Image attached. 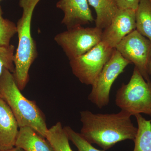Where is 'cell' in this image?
<instances>
[{
    "mask_svg": "<svg viewBox=\"0 0 151 151\" xmlns=\"http://www.w3.org/2000/svg\"><path fill=\"white\" fill-rule=\"evenodd\" d=\"M82 123L80 134L87 142L107 150L117 143L126 140L134 141L138 128L134 127L129 113L122 111L111 114L80 112Z\"/></svg>",
    "mask_w": 151,
    "mask_h": 151,
    "instance_id": "obj_1",
    "label": "cell"
},
{
    "mask_svg": "<svg viewBox=\"0 0 151 151\" xmlns=\"http://www.w3.org/2000/svg\"><path fill=\"white\" fill-rule=\"evenodd\" d=\"M0 97L10 108L19 128L30 127L45 138L48 129L43 113L35 101L23 95L13 73L8 69L0 76Z\"/></svg>",
    "mask_w": 151,
    "mask_h": 151,
    "instance_id": "obj_2",
    "label": "cell"
},
{
    "mask_svg": "<svg viewBox=\"0 0 151 151\" xmlns=\"http://www.w3.org/2000/svg\"><path fill=\"white\" fill-rule=\"evenodd\" d=\"M41 0H20L22 9L21 17L17 24L18 44L14 54L13 73L19 88L21 91L29 80V72L38 55L35 41L32 35V19L36 6Z\"/></svg>",
    "mask_w": 151,
    "mask_h": 151,
    "instance_id": "obj_3",
    "label": "cell"
},
{
    "mask_svg": "<svg viewBox=\"0 0 151 151\" xmlns=\"http://www.w3.org/2000/svg\"><path fill=\"white\" fill-rule=\"evenodd\" d=\"M116 104L131 116L144 113L151 116V82H147L136 67L129 83L117 91Z\"/></svg>",
    "mask_w": 151,
    "mask_h": 151,
    "instance_id": "obj_4",
    "label": "cell"
},
{
    "mask_svg": "<svg viewBox=\"0 0 151 151\" xmlns=\"http://www.w3.org/2000/svg\"><path fill=\"white\" fill-rule=\"evenodd\" d=\"M103 30L82 26L67 29L55 37L69 60L85 54L102 41Z\"/></svg>",
    "mask_w": 151,
    "mask_h": 151,
    "instance_id": "obj_5",
    "label": "cell"
},
{
    "mask_svg": "<svg viewBox=\"0 0 151 151\" xmlns=\"http://www.w3.org/2000/svg\"><path fill=\"white\" fill-rule=\"evenodd\" d=\"M114 49L101 41L85 54L70 60L73 75L82 84L92 86Z\"/></svg>",
    "mask_w": 151,
    "mask_h": 151,
    "instance_id": "obj_6",
    "label": "cell"
},
{
    "mask_svg": "<svg viewBox=\"0 0 151 151\" xmlns=\"http://www.w3.org/2000/svg\"><path fill=\"white\" fill-rule=\"evenodd\" d=\"M131 63L114 49L110 59L92 85L88 100L100 109L108 105L113 83L119 75L124 72L127 65Z\"/></svg>",
    "mask_w": 151,
    "mask_h": 151,
    "instance_id": "obj_7",
    "label": "cell"
},
{
    "mask_svg": "<svg viewBox=\"0 0 151 151\" xmlns=\"http://www.w3.org/2000/svg\"><path fill=\"white\" fill-rule=\"evenodd\" d=\"M115 49L124 58L134 64L147 82H151L148 72L151 57L150 40L135 29L125 37Z\"/></svg>",
    "mask_w": 151,
    "mask_h": 151,
    "instance_id": "obj_8",
    "label": "cell"
},
{
    "mask_svg": "<svg viewBox=\"0 0 151 151\" xmlns=\"http://www.w3.org/2000/svg\"><path fill=\"white\" fill-rule=\"evenodd\" d=\"M136 29V11L119 9L110 24L103 30L102 41L113 49Z\"/></svg>",
    "mask_w": 151,
    "mask_h": 151,
    "instance_id": "obj_9",
    "label": "cell"
},
{
    "mask_svg": "<svg viewBox=\"0 0 151 151\" xmlns=\"http://www.w3.org/2000/svg\"><path fill=\"white\" fill-rule=\"evenodd\" d=\"M56 7L63 12L61 24L67 29L89 24L95 21L87 0H60L57 3Z\"/></svg>",
    "mask_w": 151,
    "mask_h": 151,
    "instance_id": "obj_10",
    "label": "cell"
},
{
    "mask_svg": "<svg viewBox=\"0 0 151 151\" xmlns=\"http://www.w3.org/2000/svg\"><path fill=\"white\" fill-rule=\"evenodd\" d=\"M19 128L10 108L0 97V150H7L15 146Z\"/></svg>",
    "mask_w": 151,
    "mask_h": 151,
    "instance_id": "obj_11",
    "label": "cell"
},
{
    "mask_svg": "<svg viewBox=\"0 0 151 151\" xmlns=\"http://www.w3.org/2000/svg\"><path fill=\"white\" fill-rule=\"evenodd\" d=\"M45 138L29 127L20 128L15 147L25 151H55Z\"/></svg>",
    "mask_w": 151,
    "mask_h": 151,
    "instance_id": "obj_12",
    "label": "cell"
},
{
    "mask_svg": "<svg viewBox=\"0 0 151 151\" xmlns=\"http://www.w3.org/2000/svg\"><path fill=\"white\" fill-rule=\"evenodd\" d=\"M95 10L96 27L103 30L110 24L118 10L116 0H87Z\"/></svg>",
    "mask_w": 151,
    "mask_h": 151,
    "instance_id": "obj_13",
    "label": "cell"
},
{
    "mask_svg": "<svg viewBox=\"0 0 151 151\" xmlns=\"http://www.w3.org/2000/svg\"><path fill=\"white\" fill-rule=\"evenodd\" d=\"M136 23V30L151 41V0H140Z\"/></svg>",
    "mask_w": 151,
    "mask_h": 151,
    "instance_id": "obj_14",
    "label": "cell"
},
{
    "mask_svg": "<svg viewBox=\"0 0 151 151\" xmlns=\"http://www.w3.org/2000/svg\"><path fill=\"white\" fill-rule=\"evenodd\" d=\"M138 131L133 151H151V121L145 119L141 114L135 115Z\"/></svg>",
    "mask_w": 151,
    "mask_h": 151,
    "instance_id": "obj_15",
    "label": "cell"
},
{
    "mask_svg": "<svg viewBox=\"0 0 151 151\" xmlns=\"http://www.w3.org/2000/svg\"><path fill=\"white\" fill-rule=\"evenodd\" d=\"M45 138L55 151H73L68 136L60 122H58L48 129Z\"/></svg>",
    "mask_w": 151,
    "mask_h": 151,
    "instance_id": "obj_16",
    "label": "cell"
},
{
    "mask_svg": "<svg viewBox=\"0 0 151 151\" xmlns=\"http://www.w3.org/2000/svg\"><path fill=\"white\" fill-rule=\"evenodd\" d=\"M0 6V46H9L12 38L17 33V24L3 17Z\"/></svg>",
    "mask_w": 151,
    "mask_h": 151,
    "instance_id": "obj_17",
    "label": "cell"
},
{
    "mask_svg": "<svg viewBox=\"0 0 151 151\" xmlns=\"http://www.w3.org/2000/svg\"><path fill=\"white\" fill-rule=\"evenodd\" d=\"M14 51L15 46L13 45L0 46V76L6 69L14 73Z\"/></svg>",
    "mask_w": 151,
    "mask_h": 151,
    "instance_id": "obj_18",
    "label": "cell"
},
{
    "mask_svg": "<svg viewBox=\"0 0 151 151\" xmlns=\"http://www.w3.org/2000/svg\"><path fill=\"white\" fill-rule=\"evenodd\" d=\"M69 141L76 146L78 151H105L95 148L91 143L87 142L80 134L70 127H64Z\"/></svg>",
    "mask_w": 151,
    "mask_h": 151,
    "instance_id": "obj_19",
    "label": "cell"
},
{
    "mask_svg": "<svg viewBox=\"0 0 151 151\" xmlns=\"http://www.w3.org/2000/svg\"><path fill=\"white\" fill-rule=\"evenodd\" d=\"M140 0H116L119 9H131L137 10Z\"/></svg>",
    "mask_w": 151,
    "mask_h": 151,
    "instance_id": "obj_20",
    "label": "cell"
},
{
    "mask_svg": "<svg viewBox=\"0 0 151 151\" xmlns=\"http://www.w3.org/2000/svg\"><path fill=\"white\" fill-rule=\"evenodd\" d=\"M25 151L24 150H23L21 148L18 147H15V146L14 147L12 148L9 149V150H7L1 151Z\"/></svg>",
    "mask_w": 151,
    "mask_h": 151,
    "instance_id": "obj_21",
    "label": "cell"
},
{
    "mask_svg": "<svg viewBox=\"0 0 151 151\" xmlns=\"http://www.w3.org/2000/svg\"><path fill=\"white\" fill-rule=\"evenodd\" d=\"M148 72L149 75H151V57L150 60V62H149Z\"/></svg>",
    "mask_w": 151,
    "mask_h": 151,
    "instance_id": "obj_22",
    "label": "cell"
},
{
    "mask_svg": "<svg viewBox=\"0 0 151 151\" xmlns=\"http://www.w3.org/2000/svg\"><path fill=\"white\" fill-rule=\"evenodd\" d=\"M1 0H0V1H1Z\"/></svg>",
    "mask_w": 151,
    "mask_h": 151,
    "instance_id": "obj_23",
    "label": "cell"
}]
</instances>
